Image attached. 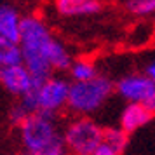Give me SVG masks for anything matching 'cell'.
Listing matches in <instances>:
<instances>
[{
    "instance_id": "obj_10",
    "label": "cell",
    "mask_w": 155,
    "mask_h": 155,
    "mask_svg": "<svg viewBox=\"0 0 155 155\" xmlns=\"http://www.w3.org/2000/svg\"><path fill=\"white\" fill-rule=\"evenodd\" d=\"M54 9L64 18H82L101 12L103 5L99 0H54Z\"/></svg>"
},
{
    "instance_id": "obj_4",
    "label": "cell",
    "mask_w": 155,
    "mask_h": 155,
    "mask_svg": "<svg viewBox=\"0 0 155 155\" xmlns=\"http://www.w3.org/2000/svg\"><path fill=\"white\" fill-rule=\"evenodd\" d=\"M103 133L105 127L91 117H75L63 129L64 147L70 155H92L103 145Z\"/></svg>"
},
{
    "instance_id": "obj_18",
    "label": "cell",
    "mask_w": 155,
    "mask_h": 155,
    "mask_svg": "<svg viewBox=\"0 0 155 155\" xmlns=\"http://www.w3.org/2000/svg\"><path fill=\"white\" fill-rule=\"evenodd\" d=\"M54 155H70V153H68V150H61V152H58Z\"/></svg>"
},
{
    "instance_id": "obj_13",
    "label": "cell",
    "mask_w": 155,
    "mask_h": 155,
    "mask_svg": "<svg viewBox=\"0 0 155 155\" xmlns=\"http://www.w3.org/2000/svg\"><path fill=\"white\" fill-rule=\"evenodd\" d=\"M25 64V56L19 44L0 45V66H18Z\"/></svg>"
},
{
    "instance_id": "obj_7",
    "label": "cell",
    "mask_w": 155,
    "mask_h": 155,
    "mask_svg": "<svg viewBox=\"0 0 155 155\" xmlns=\"http://www.w3.org/2000/svg\"><path fill=\"white\" fill-rule=\"evenodd\" d=\"M0 84L9 96H12L16 99L40 85L25 64L0 66Z\"/></svg>"
},
{
    "instance_id": "obj_9",
    "label": "cell",
    "mask_w": 155,
    "mask_h": 155,
    "mask_svg": "<svg viewBox=\"0 0 155 155\" xmlns=\"http://www.w3.org/2000/svg\"><path fill=\"white\" fill-rule=\"evenodd\" d=\"M155 117L153 108L150 105H143V103H126L119 115V126L126 131V133L133 134L140 131L141 127L150 124Z\"/></svg>"
},
{
    "instance_id": "obj_17",
    "label": "cell",
    "mask_w": 155,
    "mask_h": 155,
    "mask_svg": "<svg viewBox=\"0 0 155 155\" xmlns=\"http://www.w3.org/2000/svg\"><path fill=\"white\" fill-rule=\"evenodd\" d=\"M92 155H119V153H117L113 148H110L108 145H105V143H103V145H101V147H99Z\"/></svg>"
},
{
    "instance_id": "obj_1",
    "label": "cell",
    "mask_w": 155,
    "mask_h": 155,
    "mask_svg": "<svg viewBox=\"0 0 155 155\" xmlns=\"http://www.w3.org/2000/svg\"><path fill=\"white\" fill-rule=\"evenodd\" d=\"M21 45L25 66L38 84L52 77L54 71H68L73 58L63 42L52 35L49 26L35 14L23 16Z\"/></svg>"
},
{
    "instance_id": "obj_15",
    "label": "cell",
    "mask_w": 155,
    "mask_h": 155,
    "mask_svg": "<svg viewBox=\"0 0 155 155\" xmlns=\"http://www.w3.org/2000/svg\"><path fill=\"white\" fill-rule=\"evenodd\" d=\"M31 115H33V113L30 112L28 106L25 105L21 99H16L7 110V122L11 124V126L19 127L23 122L28 119V117H31Z\"/></svg>"
},
{
    "instance_id": "obj_5",
    "label": "cell",
    "mask_w": 155,
    "mask_h": 155,
    "mask_svg": "<svg viewBox=\"0 0 155 155\" xmlns=\"http://www.w3.org/2000/svg\"><path fill=\"white\" fill-rule=\"evenodd\" d=\"M70 87L71 82L59 75H52L47 80L37 87V103H38V112L54 115L64 110L68 106L70 98Z\"/></svg>"
},
{
    "instance_id": "obj_19",
    "label": "cell",
    "mask_w": 155,
    "mask_h": 155,
    "mask_svg": "<svg viewBox=\"0 0 155 155\" xmlns=\"http://www.w3.org/2000/svg\"><path fill=\"white\" fill-rule=\"evenodd\" d=\"M150 106H152V108H153V112H155V99H153V103H152V105H150Z\"/></svg>"
},
{
    "instance_id": "obj_2",
    "label": "cell",
    "mask_w": 155,
    "mask_h": 155,
    "mask_svg": "<svg viewBox=\"0 0 155 155\" xmlns=\"http://www.w3.org/2000/svg\"><path fill=\"white\" fill-rule=\"evenodd\" d=\"M19 143L25 155H54L66 150L63 131L54 115L37 112L18 127Z\"/></svg>"
},
{
    "instance_id": "obj_11",
    "label": "cell",
    "mask_w": 155,
    "mask_h": 155,
    "mask_svg": "<svg viewBox=\"0 0 155 155\" xmlns=\"http://www.w3.org/2000/svg\"><path fill=\"white\" fill-rule=\"evenodd\" d=\"M68 73H70L71 82L91 80V78H94L98 75L94 63H92L91 59H87V58H77V59H73V63H71Z\"/></svg>"
},
{
    "instance_id": "obj_6",
    "label": "cell",
    "mask_w": 155,
    "mask_h": 155,
    "mask_svg": "<svg viewBox=\"0 0 155 155\" xmlns=\"http://www.w3.org/2000/svg\"><path fill=\"white\" fill-rule=\"evenodd\" d=\"M115 92L126 103L152 105L155 99V82L145 73H127L115 82Z\"/></svg>"
},
{
    "instance_id": "obj_16",
    "label": "cell",
    "mask_w": 155,
    "mask_h": 155,
    "mask_svg": "<svg viewBox=\"0 0 155 155\" xmlns=\"http://www.w3.org/2000/svg\"><path fill=\"white\" fill-rule=\"evenodd\" d=\"M143 73H145L148 78H152V80L155 82V58H153V59H150V61L145 64V70H143Z\"/></svg>"
},
{
    "instance_id": "obj_20",
    "label": "cell",
    "mask_w": 155,
    "mask_h": 155,
    "mask_svg": "<svg viewBox=\"0 0 155 155\" xmlns=\"http://www.w3.org/2000/svg\"><path fill=\"white\" fill-rule=\"evenodd\" d=\"M18 155H25V153H18Z\"/></svg>"
},
{
    "instance_id": "obj_12",
    "label": "cell",
    "mask_w": 155,
    "mask_h": 155,
    "mask_svg": "<svg viewBox=\"0 0 155 155\" xmlns=\"http://www.w3.org/2000/svg\"><path fill=\"white\" fill-rule=\"evenodd\" d=\"M103 143L108 145L110 148H113L117 153H122L129 145V133H126L120 126L115 127H105L103 133Z\"/></svg>"
},
{
    "instance_id": "obj_14",
    "label": "cell",
    "mask_w": 155,
    "mask_h": 155,
    "mask_svg": "<svg viewBox=\"0 0 155 155\" xmlns=\"http://www.w3.org/2000/svg\"><path fill=\"white\" fill-rule=\"evenodd\" d=\"M124 9L136 18L155 16V0H126Z\"/></svg>"
},
{
    "instance_id": "obj_8",
    "label": "cell",
    "mask_w": 155,
    "mask_h": 155,
    "mask_svg": "<svg viewBox=\"0 0 155 155\" xmlns=\"http://www.w3.org/2000/svg\"><path fill=\"white\" fill-rule=\"evenodd\" d=\"M23 30V16L12 4L0 5V45L19 44Z\"/></svg>"
},
{
    "instance_id": "obj_3",
    "label": "cell",
    "mask_w": 155,
    "mask_h": 155,
    "mask_svg": "<svg viewBox=\"0 0 155 155\" xmlns=\"http://www.w3.org/2000/svg\"><path fill=\"white\" fill-rule=\"evenodd\" d=\"M115 92V84L106 75H96L91 80L71 82L66 110L77 117H91L99 112Z\"/></svg>"
}]
</instances>
